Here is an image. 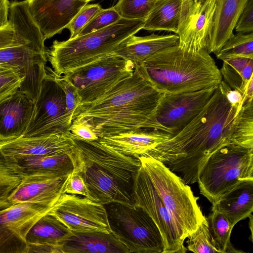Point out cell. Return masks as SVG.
<instances>
[{
  "mask_svg": "<svg viewBox=\"0 0 253 253\" xmlns=\"http://www.w3.org/2000/svg\"><path fill=\"white\" fill-rule=\"evenodd\" d=\"M237 112L219 85L187 125L142 156L160 161L187 184L197 182L199 173L210 157L231 141Z\"/></svg>",
  "mask_w": 253,
  "mask_h": 253,
  "instance_id": "6da1fadb",
  "label": "cell"
},
{
  "mask_svg": "<svg viewBox=\"0 0 253 253\" xmlns=\"http://www.w3.org/2000/svg\"><path fill=\"white\" fill-rule=\"evenodd\" d=\"M163 94L143 77L135 66L130 76L118 83L101 97L80 105L73 120H85L99 138L148 128Z\"/></svg>",
  "mask_w": 253,
  "mask_h": 253,
  "instance_id": "7a4b0ae2",
  "label": "cell"
},
{
  "mask_svg": "<svg viewBox=\"0 0 253 253\" xmlns=\"http://www.w3.org/2000/svg\"><path fill=\"white\" fill-rule=\"evenodd\" d=\"M210 54L206 49L189 50L178 44L135 66L152 85L164 93L194 92L217 87L222 80Z\"/></svg>",
  "mask_w": 253,
  "mask_h": 253,
  "instance_id": "3957f363",
  "label": "cell"
},
{
  "mask_svg": "<svg viewBox=\"0 0 253 253\" xmlns=\"http://www.w3.org/2000/svg\"><path fill=\"white\" fill-rule=\"evenodd\" d=\"M145 19L122 18L117 23L95 32L53 41L47 49V57L58 75L68 74L111 55L126 39L143 29Z\"/></svg>",
  "mask_w": 253,
  "mask_h": 253,
  "instance_id": "277c9868",
  "label": "cell"
},
{
  "mask_svg": "<svg viewBox=\"0 0 253 253\" xmlns=\"http://www.w3.org/2000/svg\"><path fill=\"white\" fill-rule=\"evenodd\" d=\"M68 154L73 169L82 174L90 200L103 205L115 202L135 206L134 178L141 167L139 160L110 156L96 165L84 158L74 147Z\"/></svg>",
  "mask_w": 253,
  "mask_h": 253,
  "instance_id": "5b68a950",
  "label": "cell"
},
{
  "mask_svg": "<svg viewBox=\"0 0 253 253\" xmlns=\"http://www.w3.org/2000/svg\"><path fill=\"white\" fill-rule=\"evenodd\" d=\"M70 173L28 170L0 155V209L24 202H58L65 194Z\"/></svg>",
  "mask_w": 253,
  "mask_h": 253,
  "instance_id": "8992f818",
  "label": "cell"
},
{
  "mask_svg": "<svg viewBox=\"0 0 253 253\" xmlns=\"http://www.w3.org/2000/svg\"><path fill=\"white\" fill-rule=\"evenodd\" d=\"M138 158L185 241L206 218L198 197L188 184L160 161L145 156Z\"/></svg>",
  "mask_w": 253,
  "mask_h": 253,
  "instance_id": "52a82bcc",
  "label": "cell"
},
{
  "mask_svg": "<svg viewBox=\"0 0 253 253\" xmlns=\"http://www.w3.org/2000/svg\"><path fill=\"white\" fill-rule=\"evenodd\" d=\"M111 232L130 251L163 253L164 244L157 225L142 208L119 203L104 205Z\"/></svg>",
  "mask_w": 253,
  "mask_h": 253,
  "instance_id": "ba28073f",
  "label": "cell"
},
{
  "mask_svg": "<svg viewBox=\"0 0 253 253\" xmlns=\"http://www.w3.org/2000/svg\"><path fill=\"white\" fill-rule=\"evenodd\" d=\"M246 148L230 141L215 152L201 170L200 194L212 204L234 187L245 173L250 158Z\"/></svg>",
  "mask_w": 253,
  "mask_h": 253,
  "instance_id": "9c48e42d",
  "label": "cell"
},
{
  "mask_svg": "<svg viewBox=\"0 0 253 253\" xmlns=\"http://www.w3.org/2000/svg\"><path fill=\"white\" fill-rule=\"evenodd\" d=\"M135 68L132 61L111 54L66 75L77 88L81 104H84L101 97L118 83L130 76Z\"/></svg>",
  "mask_w": 253,
  "mask_h": 253,
  "instance_id": "30bf717a",
  "label": "cell"
},
{
  "mask_svg": "<svg viewBox=\"0 0 253 253\" xmlns=\"http://www.w3.org/2000/svg\"><path fill=\"white\" fill-rule=\"evenodd\" d=\"M46 72L24 137L71 134L73 120L67 108L64 91L54 77Z\"/></svg>",
  "mask_w": 253,
  "mask_h": 253,
  "instance_id": "8fae6325",
  "label": "cell"
},
{
  "mask_svg": "<svg viewBox=\"0 0 253 253\" xmlns=\"http://www.w3.org/2000/svg\"><path fill=\"white\" fill-rule=\"evenodd\" d=\"M135 205L144 209L153 219L162 235L163 253H185L184 240L169 211L142 167L134 178Z\"/></svg>",
  "mask_w": 253,
  "mask_h": 253,
  "instance_id": "7c38bea8",
  "label": "cell"
},
{
  "mask_svg": "<svg viewBox=\"0 0 253 253\" xmlns=\"http://www.w3.org/2000/svg\"><path fill=\"white\" fill-rule=\"evenodd\" d=\"M217 87L190 92L164 93L148 128L160 130L172 136L175 134L200 112Z\"/></svg>",
  "mask_w": 253,
  "mask_h": 253,
  "instance_id": "4fadbf2b",
  "label": "cell"
},
{
  "mask_svg": "<svg viewBox=\"0 0 253 253\" xmlns=\"http://www.w3.org/2000/svg\"><path fill=\"white\" fill-rule=\"evenodd\" d=\"M60 200L50 204L20 203L0 210V253H27L28 233L39 220L57 206Z\"/></svg>",
  "mask_w": 253,
  "mask_h": 253,
  "instance_id": "5bb4252c",
  "label": "cell"
},
{
  "mask_svg": "<svg viewBox=\"0 0 253 253\" xmlns=\"http://www.w3.org/2000/svg\"><path fill=\"white\" fill-rule=\"evenodd\" d=\"M49 213L72 232H111L105 206L82 195L64 194Z\"/></svg>",
  "mask_w": 253,
  "mask_h": 253,
  "instance_id": "9a60e30c",
  "label": "cell"
},
{
  "mask_svg": "<svg viewBox=\"0 0 253 253\" xmlns=\"http://www.w3.org/2000/svg\"><path fill=\"white\" fill-rule=\"evenodd\" d=\"M217 0H182L177 34L179 46L192 51L207 50Z\"/></svg>",
  "mask_w": 253,
  "mask_h": 253,
  "instance_id": "2e32d148",
  "label": "cell"
},
{
  "mask_svg": "<svg viewBox=\"0 0 253 253\" xmlns=\"http://www.w3.org/2000/svg\"><path fill=\"white\" fill-rule=\"evenodd\" d=\"M93 0H27L29 9L45 40L60 33Z\"/></svg>",
  "mask_w": 253,
  "mask_h": 253,
  "instance_id": "e0dca14e",
  "label": "cell"
},
{
  "mask_svg": "<svg viewBox=\"0 0 253 253\" xmlns=\"http://www.w3.org/2000/svg\"><path fill=\"white\" fill-rule=\"evenodd\" d=\"M73 146L71 134L22 136L0 142V152L3 156L18 158L67 153Z\"/></svg>",
  "mask_w": 253,
  "mask_h": 253,
  "instance_id": "ac0fdd59",
  "label": "cell"
},
{
  "mask_svg": "<svg viewBox=\"0 0 253 253\" xmlns=\"http://www.w3.org/2000/svg\"><path fill=\"white\" fill-rule=\"evenodd\" d=\"M171 136V134L160 130L141 128L104 136L97 140L115 151L138 158L145 152L168 140Z\"/></svg>",
  "mask_w": 253,
  "mask_h": 253,
  "instance_id": "d6986e66",
  "label": "cell"
},
{
  "mask_svg": "<svg viewBox=\"0 0 253 253\" xmlns=\"http://www.w3.org/2000/svg\"><path fill=\"white\" fill-rule=\"evenodd\" d=\"M34 103L18 90L0 103V142L24 135L31 119Z\"/></svg>",
  "mask_w": 253,
  "mask_h": 253,
  "instance_id": "ffe728a7",
  "label": "cell"
},
{
  "mask_svg": "<svg viewBox=\"0 0 253 253\" xmlns=\"http://www.w3.org/2000/svg\"><path fill=\"white\" fill-rule=\"evenodd\" d=\"M248 0H217L207 50L215 55L233 35Z\"/></svg>",
  "mask_w": 253,
  "mask_h": 253,
  "instance_id": "44dd1931",
  "label": "cell"
},
{
  "mask_svg": "<svg viewBox=\"0 0 253 253\" xmlns=\"http://www.w3.org/2000/svg\"><path fill=\"white\" fill-rule=\"evenodd\" d=\"M17 46L24 45L46 54L44 36L31 14L27 0L10 3L8 16Z\"/></svg>",
  "mask_w": 253,
  "mask_h": 253,
  "instance_id": "7402d4cb",
  "label": "cell"
},
{
  "mask_svg": "<svg viewBox=\"0 0 253 253\" xmlns=\"http://www.w3.org/2000/svg\"><path fill=\"white\" fill-rule=\"evenodd\" d=\"M179 41L177 35L152 34L143 37L134 35L123 42L112 54L139 65L159 51L179 44Z\"/></svg>",
  "mask_w": 253,
  "mask_h": 253,
  "instance_id": "603a6c76",
  "label": "cell"
},
{
  "mask_svg": "<svg viewBox=\"0 0 253 253\" xmlns=\"http://www.w3.org/2000/svg\"><path fill=\"white\" fill-rule=\"evenodd\" d=\"M211 210L222 213L232 227L253 213V181L241 180L215 203Z\"/></svg>",
  "mask_w": 253,
  "mask_h": 253,
  "instance_id": "cb8c5ba5",
  "label": "cell"
},
{
  "mask_svg": "<svg viewBox=\"0 0 253 253\" xmlns=\"http://www.w3.org/2000/svg\"><path fill=\"white\" fill-rule=\"evenodd\" d=\"M62 248L63 253H130L112 232H73Z\"/></svg>",
  "mask_w": 253,
  "mask_h": 253,
  "instance_id": "d4e9b609",
  "label": "cell"
},
{
  "mask_svg": "<svg viewBox=\"0 0 253 253\" xmlns=\"http://www.w3.org/2000/svg\"><path fill=\"white\" fill-rule=\"evenodd\" d=\"M182 0H157L145 19L143 30L167 31L177 34Z\"/></svg>",
  "mask_w": 253,
  "mask_h": 253,
  "instance_id": "484cf974",
  "label": "cell"
},
{
  "mask_svg": "<svg viewBox=\"0 0 253 253\" xmlns=\"http://www.w3.org/2000/svg\"><path fill=\"white\" fill-rule=\"evenodd\" d=\"M72 233L63 223L49 212L32 227L26 241L27 244L48 243L62 246Z\"/></svg>",
  "mask_w": 253,
  "mask_h": 253,
  "instance_id": "4316f807",
  "label": "cell"
},
{
  "mask_svg": "<svg viewBox=\"0 0 253 253\" xmlns=\"http://www.w3.org/2000/svg\"><path fill=\"white\" fill-rule=\"evenodd\" d=\"M7 157L20 167L30 170L70 173L73 170V162L68 153L18 158Z\"/></svg>",
  "mask_w": 253,
  "mask_h": 253,
  "instance_id": "83f0119b",
  "label": "cell"
},
{
  "mask_svg": "<svg viewBox=\"0 0 253 253\" xmlns=\"http://www.w3.org/2000/svg\"><path fill=\"white\" fill-rule=\"evenodd\" d=\"M47 61L46 54L24 45L0 49V67L22 69L25 73L35 65Z\"/></svg>",
  "mask_w": 253,
  "mask_h": 253,
  "instance_id": "f1b7e54d",
  "label": "cell"
},
{
  "mask_svg": "<svg viewBox=\"0 0 253 253\" xmlns=\"http://www.w3.org/2000/svg\"><path fill=\"white\" fill-rule=\"evenodd\" d=\"M230 141L247 148L253 154V99L245 104L237 114Z\"/></svg>",
  "mask_w": 253,
  "mask_h": 253,
  "instance_id": "f546056e",
  "label": "cell"
},
{
  "mask_svg": "<svg viewBox=\"0 0 253 253\" xmlns=\"http://www.w3.org/2000/svg\"><path fill=\"white\" fill-rule=\"evenodd\" d=\"M207 219L212 239L220 253L238 252L230 242L234 227L227 218L218 211L211 210Z\"/></svg>",
  "mask_w": 253,
  "mask_h": 253,
  "instance_id": "4dcf8cb0",
  "label": "cell"
},
{
  "mask_svg": "<svg viewBox=\"0 0 253 253\" xmlns=\"http://www.w3.org/2000/svg\"><path fill=\"white\" fill-rule=\"evenodd\" d=\"M215 56L221 60L232 57L253 59V31L233 34Z\"/></svg>",
  "mask_w": 253,
  "mask_h": 253,
  "instance_id": "1f68e13d",
  "label": "cell"
},
{
  "mask_svg": "<svg viewBox=\"0 0 253 253\" xmlns=\"http://www.w3.org/2000/svg\"><path fill=\"white\" fill-rule=\"evenodd\" d=\"M187 238L188 251L195 253H220L212 239L207 217Z\"/></svg>",
  "mask_w": 253,
  "mask_h": 253,
  "instance_id": "d6a6232c",
  "label": "cell"
},
{
  "mask_svg": "<svg viewBox=\"0 0 253 253\" xmlns=\"http://www.w3.org/2000/svg\"><path fill=\"white\" fill-rule=\"evenodd\" d=\"M45 63L37 64L25 72V77L19 91L33 102L40 94L43 81L47 75Z\"/></svg>",
  "mask_w": 253,
  "mask_h": 253,
  "instance_id": "836d02e7",
  "label": "cell"
},
{
  "mask_svg": "<svg viewBox=\"0 0 253 253\" xmlns=\"http://www.w3.org/2000/svg\"><path fill=\"white\" fill-rule=\"evenodd\" d=\"M157 0H119L114 6L122 18L127 19H145Z\"/></svg>",
  "mask_w": 253,
  "mask_h": 253,
  "instance_id": "e575fe53",
  "label": "cell"
},
{
  "mask_svg": "<svg viewBox=\"0 0 253 253\" xmlns=\"http://www.w3.org/2000/svg\"><path fill=\"white\" fill-rule=\"evenodd\" d=\"M25 77L23 70L0 67V103L10 98L20 89Z\"/></svg>",
  "mask_w": 253,
  "mask_h": 253,
  "instance_id": "d590c367",
  "label": "cell"
},
{
  "mask_svg": "<svg viewBox=\"0 0 253 253\" xmlns=\"http://www.w3.org/2000/svg\"><path fill=\"white\" fill-rule=\"evenodd\" d=\"M46 70L54 77L57 83L64 91L67 108L73 120L75 111L82 103V98L77 88L66 74L58 75L48 67H46Z\"/></svg>",
  "mask_w": 253,
  "mask_h": 253,
  "instance_id": "8d00e7d4",
  "label": "cell"
},
{
  "mask_svg": "<svg viewBox=\"0 0 253 253\" xmlns=\"http://www.w3.org/2000/svg\"><path fill=\"white\" fill-rule=\"evenodd\" d=\"M103 9L99 4L85 5L66 27L70 32L69 39L78 37L83 29Z\"/></svg>",
  "mask_w": 253,
  "mask_h": 253,
  "instance_id": "74e56055",
  "label": "cell"
},
{
  "mask_svg": "<svg viewBox=\"0 0 253 253\" xmlns=\"http://www.w3.org/2000/svg\"><path fill=\"white\" fill-rule=\"evenodd\" d=\"M121 18V16L114 6L103 9L83 29L78 36L105 28L117 23Z\"/></svg>",
  "mask_w": 253,
  "mask_h": 253,
  "instance_id": "f35d334b",
  "label": "cell"
},
{
  "mask_svg": "<svg viewBox=\"0 0 253 253\" xmlns=\"http://www.w3.org/2000/svg\"><path fill=\"white\" fill-rule=\"evenodd\" d=\"M65 193L80 195L90 199L88 190L80 171L74 169L70 173L66 185Z\"/></svg>",
  "mask_w": 253,
  "mask_h": 253,
  "instance_id": "ab89813d",
  "label": "cell"
},
{
  "mask_svg": "<svg viewBox=\"0 0 253 253\" xmlns=\"http://www.w3.org/2000/svg\"><path fill=\"white\" fill-rule=\"evenodd\" d=\"M70 132L76 136L89 141L99 139L88 122L84 119H74L70 127Z\"/></svg>",
  "mask_w": 253,
  "mask_h": 253,
  "instance_id": "60d3db41",
  "label": "cell"
},
{
  "mask_svg": "<svg viewBox=\"0 0 253 253\" xmlns=\"http://www.w3.org/2000/svg\"><path fill=\"white\" fill-rule=\"evenodd\" d=\"M235 29L237 32L253 31V0H248Z\"/></svg>",
  "mask_w": 253,
  "mask_h": 253,
  "instance_id": "b9f144b4",
  "label": "cell"
},
{
  "mask_svg": "<svg viewBox=\"0 0 253 253\" xmlns=\"http://www.w3.org/2000/svg\"><path fill=\"white\" fill-rule=\"evenodd\" d=\"M219 86L224 92L229 103L237 109L238 113L243 106V94L238 90L232 89L223 79Z\"/></svg>",
  "mask_w": 253,
  "mask_h": 253,
  "instance_id": "7bdbcfd3",
  "label": "cell"
},
{
  "mask_svg": "<svg viewBox=\"0 0 253 253\" xmlns=\"http://www.w3.org/2000/svg\"><path fill=\"white\" fill-rule=\"evenodd\" d=\"M16 46L17 44L15 33L10 24L0 27V49Z\"/></svg>",
  "mask_w": 253,
  "mask_h": 253,
  "instance_id": "ee69618b",
  "label": "cell"
},
{
  "mask_svg": "<svg viewBox=\"0 0 253 253\" xmlns=\"http://www.w3.org/2000/svg\"><path fill=\"white\" fill-rule=\"evenodd\" d=\"M28 253H62V246L48 243L28 244Z\"/></svg>",
  "mask_w": 253,
  "mask_h": 253,
  "instance_id": "f6af8a7d",
  "label": "cell"
},
{
  "mask_svg": "<svg viewBox=\"0 0 253 253\" xmlns=\"http://www.w3.org/2000/svg\"><path fill=\"white\" fill-rule=\"evenodd\" d=\"M10 3L8 0H0V27L9 24V11Z\"/></svg>",
  "mask_w": 253,
  "mask_h": 253,
  "instance_id": "bcb514c9",
  "label": "cell"
},
{
  "mask_svg": "<svg viewBox=\"0 0 253 253\" xmlns=\"http://www.w3.org/2000/svg\"><path fill=\"white\" fill-rule=\"evenodd\" d=\"M253 99V73L249 81L247 88L244 94L243 106L247 102L251 101Z\"/></svg>",
  "mask_w": 253,
  "mask_h": 253,
  "instance_id": "7dc6e473",
  "label": "cell"
},
{
  "mask_svg": "<svg viewBox=\"0 0 253 253\" xmlns=\"http://www.w3.org/2000/svg\"><path fill=\"white\" fill-rule=\"evenodd\" d=\"M242 180H249L253 181V154L250 155V158L247 169L240 179Z\"/></svg>",
  "mask_w": 253,
  "mask_h": 253,
  "instance_id": "c3c4849f",
  "label": "cell"
},
{
  "mask_svg": "<svg viewBox=\"0 0 253 253\" xmlns=\"http://www.w3.org/2000/svg\"><path fill=\"white\" fill-rule=\"evenodd\" d=\"M249 225L251 231L250 239L253 246V213L249 216Z\"/></svg>",
  "mask_w": 253,
  "mask_h": 253,
  "instance_id": "681fc988",
  "label": "cell"
},
{
  "mask_svg": "<svg viewBox=\"0 0 253 253\" xmlns=\"http://www.w3.org/2000/svg\"></svg>",
  "mask_w": 253,
  "mask_h": 253,
  "instance_id": "f907efd6",
  "label": "cell"
}]
</instances>
